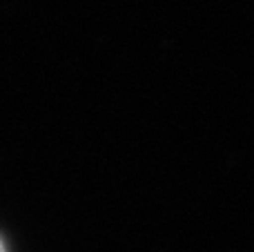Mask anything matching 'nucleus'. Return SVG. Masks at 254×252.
<instances>
[{
  "label": "nucleus",
  "mask_w": 254,
  "mask_h": 252,
  "mask_svg": "<svg viewBox=\"0 0 254 252\" xmlns=\"http://www.w3.org/2000/svg\"><path fill=\"white\" fill-rule=\"evenodd\" d=\"M0 252H7V250H4V246H2V241H0Z\"/></svg>",
  "instance_id": "nucleus-1"
}]
</instances>
